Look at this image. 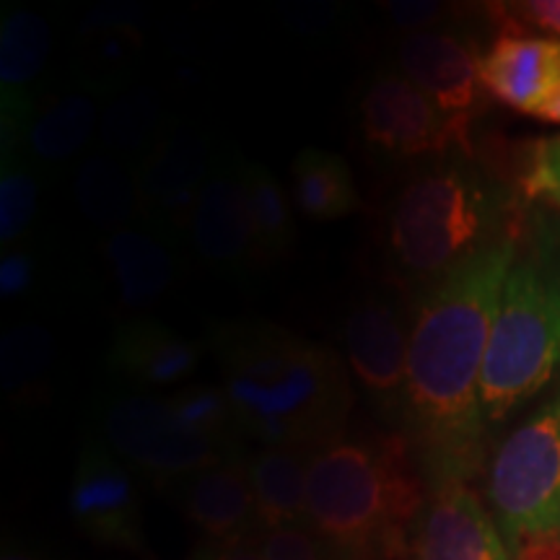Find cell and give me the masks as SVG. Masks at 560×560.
Masks as SVG:
<instances>
[{"label": "cell", "mask_w": 560, "mask_h": 560, "mask_svg": "<svg viewBox=\"0 0 560 560\" xmlns=\"http://www.w3.org/2000/svg\"><path fill=\"white\" fill-rule=\"evenodd\" d=\"M488 499L509 548L532 532L560 529V387L495 452Z\"/></svg>", "instance_id": "8992f818"}, {"label": "cell", "mask_w": 560, "mask_h": 560, "mask_svg": "<svg viewBox=\"0 0 560 560\" xmlns=\"http://www.w3.org/2000/svg\"><path fill=\"white\" fill-rule=\"evenodd\" d=\"M73 200L83 219L109 234L128 229L136 215H143L138 174H132L125 161L102 151L91 153L75 170Z\"/></svg>", "instance_id": "44dd1931"}, {"label": "cell", "mask_w": 560, "mask_h": 560, "mask_svg": "<svg viewBox=\"0 0 560 560\" xmlns=\"http://www.w3.org/2000/svg\"><path fill=\"white\" fill-rule=\"evenodd\" d=\"M423 506L410 444L389 433L380 444L338 439L312 452L306 475V529L353 560L402 545Z\"/></svg>", "instance_id": "3957f363"}, {"label": "cell", "mask_w": 560, "mask_h": 560, "mask_svg": "<svg viewBox=\"0 0 560 560\" xmlns=\"http://www.w3.org/2000/svg\"><path fill=\"white\" fill-rule=\"evenodd\" d=\"M511 560H560V529L532 532L509 548Z\"/></svg>", "instance_id": "836d02e7"}, {"label": "cell", "mask_w": 560, "mask_h": 560, "mask_svg": "<svg viewBox=\"0 0 560 560\" xmlns=\"http://www.w3.org/2000/svg\"><path fill=\"white\" fill-rule=\"evenodd\" d=\"M215 350L236 429L301 452L342 439L353 397L335 350L268 322L221 327Z\"/></svg>", "instance_id": "7a4b0ae2"}, {"label": "cell", "mask_w": 560, "mask_h": 560, "mask_svg": "<svg viewBox=\"0 0 560 560\" xmlns=\"http://www.w3.org/2000/svg\"><path fill=\"white\" fill-rule=\"evenodd\" d=\"M182 509L195 527L223 545L247 537L257 522L247 467L229 459L185 478Z\"/></svg>", "instance_id": "d6986e66"}, {"label": "cell", "mask_w": 560, "mask_h": 560, "mask_svg": "<svg viewBox=\"0 0 560 560\" xmlns=\"http://www.w3.org/2000/svg\"><path fill=\"white\" fill-rule=\"evenodd\" d=\"M37 278V260L30 249L11 247L0 257V299L16 301L24 296Z\"/></svg>", "instance_id": "1f68e13d"}, {"label": "cell", "mask_w": 560, "mask_h": 560, "mask_svg": "<svg viewBox=\"0 0 560 560\" xmlns=\"http://www.w3.org/2000/svg\"><path fill=\"white\" fill-rule=\"evenodd\" d=\"M206 136L195 130H170L159 138L138 166V192L143 219L159 234L174 236L190 229L195 206L213 172Z\"/></svg>", "instance_id": "8fae6325"}, {"label": "cell", "mask_w": 560, "mask_h": 560, "mask_svg": "<svg viewBox=\"0 0 560 560\" xmlns=\"http://www.w3.org/2000/svg\"><path fill=\"white\" fill-rule=\"evenodd\" d=\"M244 192L255 236V262H272L285 257L296 240L293 202L285 198L283 187L268 166L244 161L242 164Z\"/></svg>", "instance_id": "cb8c5ba5"}, {"label": "cell", "mask_w": 560, "mask_h": 560, "mask_svg": "<svg viewBox=\"0 0 560 560\" xmlns=\"http://www.w3.org/2000/svg\"><path fill=\"white\" fill-rule=\"evenodd\" d=\"M535 120L550 122V125H560V91H556V94H552L550 100L542 104V109L537 112Z\"/></svg>", "instance_id": "8d00e7d4"}, {"label": "cell", "mask_w": 560, "mask_h": 560, "mask_svg": "<svg viewBox=\"0 0 560 560\" xmlns=\"http://www.w3.org/2000/svg\"><path fill=\"white\" fill-rule=\"evenodd\" d=\"M412 560H511V552L478 495L462 482H441L418 524Z\"/></svg>", "instance_id": "9a60e30c"}, {"label": "cell", "mask_w": 560, "mask_h": 560, "mask_svg": "<svg viewBox=\"0 0 560 560\" xmlns=\"http://www.w3.org/2000/svg\"><path fill=\"white\" fill-rule=\"evenodd\" d=\"M52 32L32 9H11L0 21V145L3 159L21 153L39 112V83L50 58Z\"/></svg>", "instance_id": "7c38bea8"}, {"label": "cell", "mask_w": 560, "mask_h": 560, "mask_svg": "<svg viewBox=\"0 0 560 560\" xmlns=\"http://www.w3.org/2000/svg\"><path fill=\"white\" fill-rule=\"evenodd\" d=\"M39 210V182L30 161L0 159V244L5 249L30 231Z\"/></svg>", "instance_id": "83f0119b"}, {"label": "cell", "mask_w": 560, "mask_h": 560, "mask_svg": "<svg viewBox=\"0 0 560 560\" xmlns=\"http://www.w3.org/2000/svg\"><path fill=\"white\" fill-rule=\"evenodd\" d=\"M170 405L187 429L206 433V436L229 441L231 429H236L234 410L223 387L185 384L177 395L170 397Z\"/></svg>", "instance_id": "f1b7e54d"}, {"label": "cell", "mask_w": 560, "mask_h": 560, "mask_svg": "<svg viewBox=\"0 0 560 560\" xmlns=\"http://www.w3.org/2000/svg\"><path fill=\"white\" fill-rule=\"evenodd\" d=\"M96 102L89 91H70L50 104H45L34 117L26 149L37 164H62L86 149L94 138Z\"/></svg>", "instance_id": "603a6c76"}, {"label": "cell", "mask_w": 560, "mask_h": 560, "mask_svg": "<svg viewBox=\"0 0 560 560\" xmlns=\"http://www.w3.org/2000/svg\"><path fill=\"white\" fill-rule=\"evenodd\" d=\"M52 361L55 340L47 327L37 322H21L11 327L0 342V382L5 395L13 400L32 395V389L50 374Z\"/></svg>", "instance_id": "484cf974"}, {"label": "cell", "mask_w": 560, "mask_h": 560, "mask_svg": "<svg viewBox=\"0 0 560 560\" xmlns=\"http://www.w3.org/2000/svg\"><path fill=\"white\" fill-rule=\"evenodd\" d=\"M102 433L122 462L164 480H185L234 459L231 441L187 429L170 405V397L132 395L109 402Z\"/></svg>", "instance_id": "52a82bcc"}, {"label": "cell", "mask_w": 560, "mask_h": 560, "mask_svg": "<svg viewBox=\"0 0 560 560\" xmlns=\"http://www.w3.org/2000/svg\"><path fill=\"white\" fill-rule=\"evenodd\" d=\"M3 560H39V558L32 556V552H24V550H5Z\"/></svg>", "instance_id": "74e56055"}, {"label": "cell", "mask_w": 560, "mask_h": 560, "mask_svg": "<svg viewBox=\"0 0 560 560\" xmlns=\"http://www.w3.org/2000/svg\"><path fill=\"white\" fill-rule=\"evenodd\" d=\"M480 79L493 100L537 117L542 104L560 91V39L524 30L503 32L480 55Z\"/></svg>", "instance_id": "2e32d148"}, {"label": "cell", "mask_w": 560, "mask_h": 560, "mask_svg": "<svg viewBox=\"0 0 560 560\" xmlns=\"http://www.w3.org/2000/svg\"><path fill=\"white\" fill-rule=\"evenodd\" d=\"M312 454L265 446L247 465L257 524L265 529L306 527V475Z\"/></svg>", "instance_id": "ffe728a7"}, {"label": "cell", "mask_w": 560, "mask_h": 560, "mask_svg": "<svg viewBox=\"0 0 560 560\" xmlns=\"http://www.w3.org/2000/svg\"><path fill=\"white\" fill-rule=\"evenodd\" d=\"M70 516L91 540L112 548H143L140 493L109 444L91 441L81 450L70 486Z\"/></svg>", "instance_id": "9c48e42d"}, {"label": "cell", "mask_w": 560, "mask_h": 560, "mask_svg": "<svg viewBox=\"0 0 560 560\" xmlns=\"http://www.w3.org/2000/svg\"><path fill=\"white\" fill-rule=\"evenodd\" d=\"M104 260L125 310L140 312L159 304L179 278L177 252L156 229H120L104 242Z\"/></svg>", "instance_id": "ac0fdd59"}, {"label": "cell", "mask_w": 560, "mask_h": 560, "mask_svg": "<svg viewBox=\"0 0 560 560\" xmlns=\"http://www.w3.org/2000/svg\"><path fill=\"white\" fill-rule=\"evenodd\" d=\"M260 548L265 560H325L319 540L306 527L265 529Z\"/></svg>", "instance_id": "4dcf8cb0"}, {"label": "cell", "mask_w": 560, "mask_h": 560, "mask_svg": "<svg viewBox=\"0 0 560 560\" xmlns=\"http://www.w3.org/2000/svg\"><path fill=\"white\" fill-rule=\"evenodd\" d=\"M291 202L310 221H338L361 208L353 172L340 156L301 149L291 164Z\"/></svg>", "instance_id": "7402d4cb"}, {"label": "cell", "mask_w": 560, "mask_h": 560, "mask_svg": "<svg viewBox=\"0 0 560 560\" xmlns=\"http://www.w3.org/2000/svg\"><path fill=\"white\" fill-rule=\"evenodd\" d=\"M511 16L522 19L535 30L560 34V0H532V3L514 5Z\"/></svg>", "instance_id": "e575fe53"}, {"label": "cell", "mask_w": 560, "mask_h": 560, "mask_svg": "<svg viewBox=\"0 0 560 560\" xmlns=\"http://www.w3.org/2000/svg\"><path fill=\"white\" fill-rule=\"evenodd\" d=\"M215 560H265L262 548L252 537H242V540L226 542L215 552Z\"/></svg>", "instance_id": "d590c367"}, {"label": "cell", "mask_w": 560, "mask_h": 560, "mask_svg": "<svg viewBox=\"0 0 560 560\" xmlns=\"http://www.w3.org/2000/svg\"><path fill=\"white\" fill-rule=\"evenodd\" d=\"M161 100L153 89H130L117 94L104 109L96 140L107 156L120 161L149 156L159 143Z\"/></svg>", "instance_id": "d4e9b609"}, {"label": "cell", "mask_w": 560, "mask_h": 560, "mask_svg": "<svg viewBox=\"0 0 560 560\" xmlns=\"http://www.w3.org/2000/svg\"><path fill=\"white\" fill-rule=\"evenodd\" d=\"M520 231L501 236L439 278L418 301L408 335L402 410L433 486L462 482L486 436L482 366Z\"/></svg>", "instance_id": "6da1fadb"}, {"label": "cell", "mask_w": 560, "mask_h": 560, "mask_svg": "<svg viewBox=\"0 0 560 560\" xmlns=\"http://www.w3.org/2000/svg\"><path fill=\"white\" fill-rule=\"evenodd\" d=\"M560 374V213H540L520 240L482 366V412L506 418Z\"/></svg>", "instance_id": "277c9868"}, {"label": "cell", "mask_w": 560, "mask_h": 560, "mask_svg": "<svg viewBox=\"0 0 560 560\" xmlns=\"http://www.w3.org/2000/svg\"><path fill=\"white\" fill-rule=\"evenodd\" d=\"M402 75L423 91L459 132L470 151V117L486 94L480 79V55L459 34L429 30L405 34L397 47Z\"/></svg>", "instance_id": "30bf717a"}, {"label": "cell", "mask_w": 560, "mask_h": 560, "mask_svg": "<svg viewBox=\"0 0 560 560\" xmlns=\"http://www.w3.org/2000/svg\"><path fill=\"white\" fill-rule=\"evenodd\" d=\"M83 39L81 79L89 89L112 91L130 81L136 60L143 52L140 26H112V30L79 32Z\"/></svg>", "instance_id": "4316f807"}, {"label": "cell", "mask_w": 560, "mask_h": 560, "mask_svg": "<svg viewBox=\"0 0 560 560\" xmlns=\"http://www.w3.org/2000/svg\"><path fill=\"white\" fill-rule=\"evenodd\" d=\"M408 335L400 312L384 299H363L346 319V359L363 389L384 408L402 405Z\"/></svg>", "instance_id": "5bb4252c"}, {"label": "cell", "mask_w": 560, "mask_h": 560, "mask_svg": "<svg viewBox=\"0 0 560 560\" xmlns=\"http://www.w3.org/2000/svg\"><path fill=\"white\" fill-rule=\"evenodd\" d=\"M202 348L153 319L122 322L112 335L109 366L140 387H172L198 371Z\"/></svg>", "instance_id": "e0dca14e"}, {"label": "cell", "mask_w": 560, "mask_h": 560, "mask_svg": "<svg viewBox=\"0 0 560 560\" xmlns=\"http://www.w3.org/2000/svg\"><path fill=\"white\" fill-rule=\"evenodd\" d=\"M242 159L215 156L190 221V240L200 260L215 270H242L255 262Z\"/></svg>", "instance_id": "4fadbf2b"}, {"label": "cell", "mask_w": 560, "mask_h": 560, "mask_svg": "<svg viewBox=\"0 0 560 560\" xmlns=\"http://www.w3.org/2000/svg\"><path fill=\"white\" fill-rule=\"evenodd\" d=\"M361 130L369 145L395 159L444 156L452 145L465 151L459 132L416 83L382 70L361 100Z\"/></svg>", "instance_id": "ba28073f"}, {"label": "cell", "mask_w": 560, "mask_h": 560, "mask_svg": "<svg viewBox=\"0 0 560 560\" xmlns=\"http://www.w3.org/2000/svg\"><path fill=\"white\" fill-rule=\"evenodd\" d=\"M524 198L548 200L560 210V136L529 145L520 174Z\"/></svg>", "instance_id": "f546056e"}, {"label": "cell", "mask_w": 560, "mask_h": 560, "mask_svg": "<svg viewBox=\"0 0 560 560\" xmlns=\"http://www.w3.org/2000/svg\"><path fill=\"white\" fill-rule=\"evenodd\" d=\"M506 219V195L462 161L418 172L397 192L387 221L389 255L405 276L436 283L482 247L516 234Z\"/></svg>", "instance_id": "5b68a950"}, {"label": "cell", "mask_w": 560, "mask_h": 560, "mask_svg": "<svg viewBox=\"0 0 560 560\" xmlns=\"http://www.w3.org/2000/svg\"><path fill=\"white\" fill-rule=\"evenodd\" d=\"M387 13L400 30L416 34L436 30L446 11L441 3H410V0H405V3H387Z\"/></svg>", "instance_id": "d6a6232c"}]
</instances>
